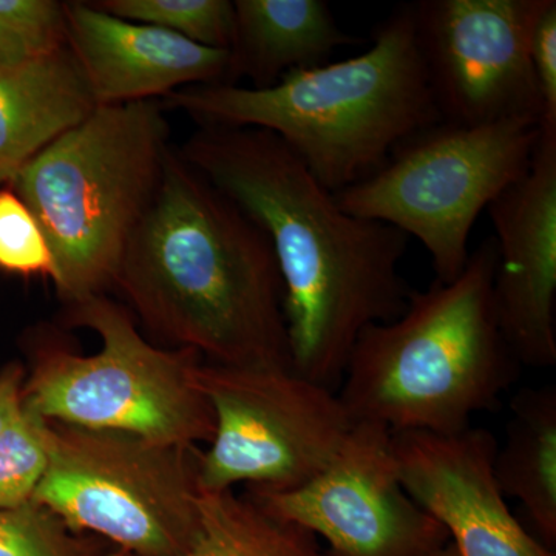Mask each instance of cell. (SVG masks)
Masks as SVG:
<instances>
[{
    "label": "cell",
    "instance_id": "obj_4",
    "mask_svg": "<svg viewBox=\"0 0 556 556\" xmlns=\"http://www.w3.org/2000/svg\"><path fill=\"white\" fill-rule=\"evenodd\" d=\"M495 266L492 237L459 276L412 289L401 316L362 331L338 390L353 424L455 434L495 407L521 368L497 324Z\"/></svg>",
    "mask_w": 556,
    "mask_h": 556
},
{
    "label": "cell",
    "instance_id": "obj_22",
    "mask_svg": "<svg viewBox=\"0 0 556 556\" xmlns=\"http://www.w3.org/2000/svg\"><path fill=\"white\" fill-rule=\"evenodd\" d=\"M0 270L21 277L54 276L38 219L9 186L0 188Z\"/></svg>",
    "mask_w": 556,
    "mask_h": 556
},
{
    "label": "cell",
    "instance_id": "obj_27",
    "mask_svg": "<svg viewBox=\"0 0 556 556\" xmlns=\"http://www.w3.org/2000/svg\"><path fill=\"white\" fill-rule=\"evenodd\" d=\"M430 556H457V554L455 547H453V544L448 541L444 547L438 548V551L433 552Z\"/></svg>",
    "mask_w": 556,
    "mask_h": 556
},
{
    "label": "cell",
    "instance_id": "obj_6",
    "mask_svg": "<svg viewBox=\"0 0 556 556\" xmlns=\"http://www.w3.org/2000/svg\"><path fill=\"white\" fill-rule=\"evenodd\" d=\"M64 317L70 328L91 329L100 351L84 356L53 329L33 331L25 404L65 426L124 431L178 447L212 441L215 417L197 382L199 354L156 345L109 294L65 306Z\"/></svg>",
    "mask_w": 556,
    "mask_h": 556
},
{
    "label": "cell",
    "instance_id": "obj_14",
    "mask_svg": "<svg viewBox=\"0 0 556 556\" xmlns=\"http://www.w3.org/2000/svg\"><path fill=\"white\" fill-rule=\"evenodd\" d=\"M67 43L98 105L149 101L203 84H229L228 50L112 16L93 2H65Z\"/></svg>",
    "mask_w": 556,
    "mask_h": 556
},
{
    "label": "cell",
    "instance_id": "obj_11",
    "mask_svg": "<svg viewBox=\"0 0 556 556\" xmlns=\"http://www.w3.org/2000/svg\"><path fill=\"white\" fill-rule=\"evenodd\" d=\"M248 492L324 538V556H430L448 543L444 527L402 484L393 433L376 424H353L334 459L305 485Z\"/></svg>",
    "mask_w": 556,
    "mask_h": 556
},
{
    "label": "cell",
    "instance_id": "obj_8",
    "mask_svg": "<svg viewBox=\"0 0 556 556\" xmlns=\"http://www.w3.org/2000/svg\"><path fill=\"white\" fill-rule=\"evenodd\" d=\"M199 453L50 420L49 468L33 501L123 554L178 556L199 532Z\"/></svg>",
    "mask_w": 556,
    "mask_h": 556
},
{
    "label": "cell",
    "instance_id": "obj_7",
    "mask_svg": "<svg viewBox=\"0 0 556 556\" xmlns=\"http://www.w3.org/2000/svg\"><path fill=\"white\" fill-rule=\"evenodd\" d=\"M541 123L529 118L481 126L441 123L405 139L364 181L334 193L348 214L416 237L437 280L466 268L475 223L532 164Z\"/></svg>",
    "mask_w": 556,
    "mask_h": 556
},
{
    "label": "cell",
    "instance_id": "obj_5",
    "mask_svg": "<svg viewBox=\"0 0 556 556\" xmlns=\"http://www.w3.org/2000/svg\"><path fill=\"white\" fill-rule=\"evenodd\" d=\"M169 135L160 100L98 105L10 182L46 236L64 306L112 289L159 186Z\"/></svg>",
    "mask_w": 556,
    "mask_h": 556
},
{
    "label": "cell",
    "instance_id": "obj_10",
    "mask_svg": "<svg viewBox=\"0 0 556 556\" xmlns=\"http://www.w3.org/2000/svg\"><path fill=\"white\" fill-rule=\"evenodd\" d=\"M543 0L413 2L417 46L441 119L543 118L529 39Z\"/></svg>",
    "mask_w": 556,
    "mask_h": 556
},
{
    "label": "cell",
    "instance_id": "obj_21",
    "mask_svg": "<svg viewBox=\"0 0 556 556\" xmlns=\"http://www.w3.org/2000/svg\"><path fill=\"white\" fill-rule=\"evenodd\" d=\"M78 535L35 501L0 510V556H90Z\"/></svg>",
    "mask_w": 556,
    "mask_h": 556
},
{
    "label": "cell",
    "instance_id": "obj_19",
    "mask_svg": "<svg viewBox=\"0 0 556 556\" xmlns=\"http://www.w3.org/2000/svg\"><path fill=\"white\" fill-rule=\"evenodd\" d=\"M93 5L121 20L153 25L211 49L229 51L232 43L230 0H102Z\"/></svg>",
    "mask_w": 556,
    "mask_h": 556
},
{
    "label": "cell",
    "instance_id": "obj_26",
    "mask_svg": "<svg viewBox=\"0 0 556 556\" xmlns=\"http://www.w3.org/2000/svg\"><path fill=\"white\" fill-rule=\"evenodd\" d=\"M35 56L16 36L0 27V65L17 64V62Z\"/></svg>",
    "mask_w": 556,
    "mask_h": 556
},
{
    "label": "cell",
    "instance_id": "obj_17",
    "mask_svg": "<svg viewBox=\"0 0 556 556\" xmlns=\"http://www.w3.org/2000/svg\"><path fill=\"white\" fill-rule=\"evenodd\" d=\"M496 484L515 497L541 543L556 541V390L526 388L511 401V417L503 447L493 463Z\"/></svg>",
    "mask_w": 556,
    "mask_h": 556
},
{
    "label": "cell",
    "instance_id": "obj_18",
    "mask_svg": "<svg viewBox=\"0 0 556 556\" xmlns=\"http://www.w3.org/2000/svg\"><path fill=\"white\" fill-rule=\"evenodd\" d=\"M178 556H324V552L313 533L277 517L248 490H225L201 492L199 532Z\"/></svg>",
    "mask_w": 556,
    "mask_h": 556
},
{
    "label": "cell",
    "instance_id": "obj_23",
    "mask_svg": "<svg viewBox=\"0 0 556 556\" xmlns=\"http://www.w3.org/2000/svg\"><path fill=\"white\" fill-rule=\"evenodd\" d=\"M0 27L16 36L33 54L67 46L64 2L0 0Z\"/></svg>",
    "mask_w": 556,
    "mask_h": 556
},
{
    "label": "cell",
    "instance_id": "obj_2",
    "mask_svg": "<svg viewBox=\"0 0 556 556\" xmlns=\"http://www.w3.org/2000/svg\"><path fill=\"white\" fill-rule=\"evenodd\" d=\"M112 289L156 345L208 364L291 367L283 280L268 236L177 149Z\"/></svg>",
    "mask_w": 556,
    "mask_h": 556
},
{
    "label": "cell",
    "instance_id": "obj_20",
    "mask_svg": "<svg viewBox=\"0 0 556 556\" xmlns=\"http://www.w3.org/2000/svg\"><path fill=\"white\" fill-rule=\"evenodd\" d=\"M50 463V420L22 401L0 437V510L31 503Z\"/></svg>",
    "mask_w": 556,
    "mask_h": 556
},
{
    "label": "cell",
    "instance_id": "obj_13",
    "mask_svg": "<svg viewBox=\"0 0 556 556\" xmlns=\"http://www.w3.org/2000/svg\"><path fill=\"white\" fill-rule=\"evenodd\" d=\"M496 448L485 428L393 433L402 484L444 527L457 556H555L508 508L493 471Z\"/></svg>",
    "mask_w": 556,
    "mask_h": 556
},
{
    "label": "cell",
    "instance_id": "obj_15",
    "mask_svg": "<svg viewBox=\"0 0 556 556\" xmlns=\"http://www.w3.org/2000/svg\"><path fill=\"white\" fill-rule=\"evenodd\" d=\"M97 108L68 43L0 65V188Z\"/></svg>",
    "mask_w": 556,
    "mask_h": 556
},
{
    "label": "cell",
    "instance_id": "obj_9",
    "mask_svg": "<svg viewBox=\"0 0 556 556\" xmlns=\"http://www.w3.org/2000/svg\"><path fill=\"white\" fill-rule=\"evenodd\" d=\"M197 382L215 417L214 438L199 453L201 492H291L329 466L353 428L338 391L291 367L203 361Z\"/></svg>",
    "mask_w": 556,
    "mask_h": 556
},
{
    "label": "cell",
    "instance_id": "obj_24",
    "mask_svg": "<svg viewBox=\"0 0 556 556\" xmlns=\"http://www.w3.org/2000/svg\"><path fill=\"white\" fill-rule=\"evenodd\" d=\"M529 56L535 75L543 118L541 124L556 126V2L543 0L532 25Z\"/></svg>",
    "mask_w": 556,
    "mask_h": 556
},
{
    "label": "cell",
    "instance_id": "obj_25",
    "mask_svg": "<svg viewBox=\"0 0 556 556\" xmlns=\"http://www.w3.org/2000/svg\"><path fill=\"white\" fill-rule=\"evenodd\" d=\"M27 368L21 362L0 367V437L21 408Z\"/></svg>",
    "mask_w": 556,
    "mask_h": 556
},
{
    "label": "cell",
    "instance_id": "obj_3",
    "mask_svg": "<svg viewBox=\"0 0 556 556\" xmlns=\"http://www.w3.org/2000/svg\"><path fill=\"white\" fill-rule=\"evenodd\" d=\"M160 101L200 126L277 135L332 193L364 181L405 139L442 121L417 46L412 3L380 22L371 47L358 56L294 70L266 89L203 84Z\"/></svg>",
    "mask_w": 556,
    "mask_h": 556
},
{
    "label": "cell",
    "instance_id": "obj_16",
    "mask_svg": "<svg viewBox=\"0 0 556 556\" xmlns=\"http://www.w3.org/2000/svg\"><path fill=\"white\" fill-rule=\"evenodd\" d=\"M354 42L325 0H236L229 84L248 78L252 89H266Z\"/></svg>",
    "mask_w": 556,
    "mask_h": 556
},
{
    "label": "cell",
    "instance_id": "obj_1",
    "mask_svg": "<svg viewBox=\"0 0 556 556\" xmlns=\"http://www.w3.org/2000/svg\"><path fill=\"white\" fill-rule=\"evenodd\" d=\"M177 152L265 230L283 280L291 367L338 391L362 331L407 306V233L348 214L270 131L200 126Z\"/></svg>",
    "mask_w": 556,
    "mask_h": 556
},
{
    "label": "cell",
    "instance_id": "obj_12",
    "mask_svg": "<svg viewBox=\"0 0 556 556\" xmlns=\"http://www.w3.org/2000/svg\"><path fill=\"white\" fill-rule=\"evenodd\" d=\"M486 211L495 228L501 331L521 367H555L556 126L541 124L529 170Z\"/></svg>",
    "mask_w": 556,
    "mask_h": 556
}]
</instances>
